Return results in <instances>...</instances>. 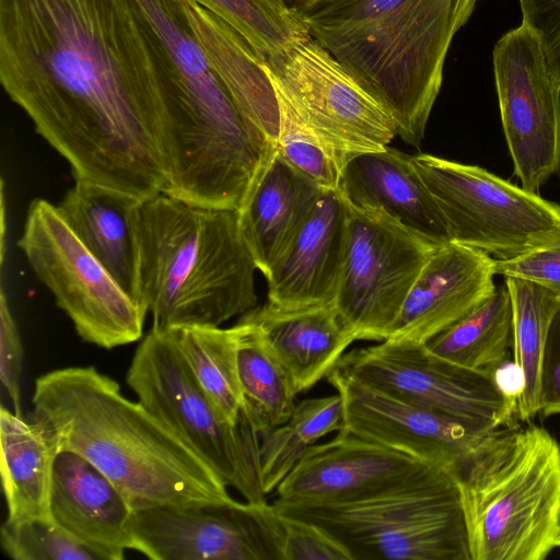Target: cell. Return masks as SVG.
<instances>
[{"instance_id":"cell-14","label":"cell","mask_w":560,"mask_h":560,"mask_svg":"<svg viewBox=\"0 0 560 560\" xmlns=\"http://www.w3.org/2000/svg\"><path fill=\"white\" fill-rule=\"evenodd\" d=\"M132 550L152 560H283L273 504L208 501L135 510Z\"/></svg>"},{"instance_id":"cell-22","label":"cell","mask_w":560,"mask_h":560,"mask_svg":"<svg viewBox=\"0 0 560 560\" xmlns=\"http://www.w3.org/2000/svg\"><path fill=\"white\" fill-rule=\"evenodd\" d=\"M242 317L259 327L298 394L326 377L357 340L334 302L296 308L266 302Z\"/></svg>"},{"instance_id":"cell-20","label":"cell","mask_w":560,"mask_h":560,"mask_svg":"<svg viewBox=\"0 0 560 560\" xmlns=\"http://www.w3.org/2000/svg\"><path fill=\"white\" fill-rule=\"evenodd\" d=\"M132 511L119 489L90 460L72 451L57 453L50 517L101 560H121L132 549Z\"/></svg>"},{"instance_id":"cell-33","label":"cell","mask_w":560,"mask_h":560,"mask_svg":"<svg viewBox=\"0 0 560 560\" xmlns=\"http://www.w3.org/2000/svg\"><path fill=\"white\" fill-rule=\"evenodd\" d=\"M1 547L14 560H101L52 518L5 520Z\"/></svg>"},{"instance_id":"cell-12","label":"cell","mask_w":560,"mask_h":560,"mask_svg":"<svg viewBox=\"0 0 560 560\" xmlns=\"http://www.w3.org/2000/svg\"><path fill=\"white\" fill-rule=\"evenodd\" d=\"M264 67L341 172L352 158L382 150L396 136L381 105L312 36L267 57Z\"/></svg>"},{"instance_id":"cell-40","label":"cell","mask_w":560,"mask_h":560,"mask_svg":"<svg viewBox=\"0 0 560 560\" xmlns=\"http://www.w3.org/2000/svg\"><path fill=\"white\" fill-rule=\"evenodd\" d=\"M555 545H556V547H560V514H559V520H558V525H557Z\"/></svg>"},{"instance_id":"cell-36","label":"cell","mask_w":560,"mask_h":560,"mask_svg":"<svg viewBox=\"0 0 560 560\" xmlns=\"http://www.w3.org/2000/svg\"><path fill=\"white\" fill-rule=\"evenodd\" d=\"M522 24L536 36L546 67L560 84V0H520Z\"/></svg>"},{"instance_id":"cell-27","label":"cell","mask_w":560,"mask_h":560,"mask_svg":"<svg viewBox=\"0 0 560 560\" xmlns=\"http://www.w3.org/2000/svg\"><path fill=\"white\" fill-rule=\"evenodd\" d=\"M233 327L243 409L260 434L290 419L298 392L259 327L242 316Z\"/></svg>"},{"instance_id":"cell-15","label":"cell","mask_w":560,"mask_h":560,"mask_svg":"<svg viewBox=\"0 0 560 560\" xmlns=\"http://www.w3.org/2000/svg\"><path fill=\"white\" fill-rule=\"evenodd\" d=\"M502 128L523 188L538 192L560 177V84L524 24L505 33L492 54Z\"/></svg>"},{"instance_id":"cell-26","label":"cell","mask_w":560,"mask_h":560,"mask_svg":"<svg viewBox=\"0 0 560 560\" xmlns=\"http://www.w3.org/2000/svg\"><path fill=\"white\" fill-rule=\"evenodd\" d=\"M1 479L9 521L50 517L49 497L58 450L34 422L0 409Z\"/></svg>"},{"instance_id":"cell-7","label":"cell","mask_w":560,"mask_h":560,"mask_svg":"<svg viewBox=\"0 0 560 560\" xmlns=\"http://www.w3.org/2000/svg\"><path fill=\"white\" fill-rule=\"evenodd\" d=\"M457 472L431 466L353 501L272 504L282 515L322 528L351 560H470Z\"/></svg>"},{"instance_id":"cell-31","label":"cell","mask_w":560,"mask_h":560,"mask_svg":"<svg viewBox=\"0 0 560 560\" xmlns=\"http://www.w3.org/2000/svg\"><path fill=\"white\" fill-rule=\"evenodd\" d=\"M167 329L202 389L231 423L243 409L234 327L177 326Z\"/></svg>"},{"instance_id":"cell-2","label":"cell","mask_w":560,"mask_h":560,"mask_svg":"<svg viewBox=\"0 0 560 560\" xmlns=\"http://www.w3.org/2000/svg\"><path fill=\"white\" fill-rule=\"evenodd\" d=\"M159 80L163 194L237 211L277 151L240 109L185 10V0H129Z\"/></svg>"},{"instance_id":"cell-17","label":"cell","mask_w":560,"mask_h":560,"mask_svg":"<svg viewBox=\"0 0 560 560\" xmlns=\"http://www.w3.org/2000/svg\"><path fill=\"white\" fill-rule=\"evenodd\" d=\"M431 466L340 429L332 440L308 448L277 487L276 501H353L402 485Z\"/></svg>"},{"instance_id":"cell-4","label":"cell","mask_w":560,"mask_h":560,"mask_svg":"<svg viewBox=\"0 0 560 560\" xmlns=\"http://www.w3.org/2000/svg\"><path fill=\"white\" fill-rule=\"evenodd\" d=\"M478 0H295L310 35L419 147L451 43Z\"/></svg>"},{"instance_id":"cell-34","label":"cell","mask_w":560,"mask_h":560,"mask_svg":"<svg viewBox=\"0 0 560 560\" xmlns=\"http://www.w3.org/2000/svg\"><path fill=\"white\" fill-rule=\"evenodd\" d=\"M269 77V75H268ZM279 105L278 152L326 189H337L341 167L296 115L288 97L269 77Z\"/></svg>"},{"instance_id":"cell-25","label":"cell","mask_w":560,"mask_h":560,"mask_svg":"<svg viewBox=\"0 0 560 560\" xmlns=\"http://www.w3.org/2000/svg\"><path fill=\"white\" fill-rule=\"evenodd\" d=\"M190 23L242 113L277 145L279 105L264 59L233 27L192 0Z\"/></svg>"},{"instance_id":"cell-18","label":"cell","mask_w":560,"mask_h":560,"mask_svg":"<svg viewBox=\"0 0 560 560\" xmlns=\"http://www.w3.org/2000/svg\"><path fill=\"white\" fill-rule=\"evenodd\" d=\"M495 259L450 241L434 248L415 280L388 339L425 343L495 289Z\"/></svg>"},{"instance_id":"cell-9","label":"cell","mask_w":560,"mask_h":560,"mask_svg":"<svg viewBox=\"0 0 560 560\" xmlns=\"http://www.w3.org/2000/svg\"><path fill=\"white\" fill-rule=\"evenodd\" d=\"M451 241L512 259L560 240V205L487 170L427 153L412 155Z\"/></svg>"},{"instance_id":"cell-11","label":"cell","mask_w":560,"mask_h":560,"mask_svg":"<svg viewBox=\"0 0 560 560\" xmlns=\"http://www.w3.org/2000/svg\"><path fill=\"white\" fill-rule=\"evenodd\" d=\"M332 372L488 433L514 423L516 394L497 372L471 370L424 343L386 339L345 352Z\"/></svg>"},{"instance_id":"cell-37","label":"cell","mask_w":560,"mask_h":560,"mask_svg":"<svg viewBox=\"0 0 560 560\" xmlns=\"http://www.w3.org/2000/svg\"><path fill=\"white\" fill-rule=\"evenodd\" d=\"M495 272L537 283L560 301V240L512 259H495Z\"/></svg>"},{"instance_id":"cell-39","label":"cell","mask_w":560,"mask_h":560,"mask_svg":"<svg viewBox=\"0 0 560 560\" xmlns=\"http://www.w3.org/2000/svg\"><path fill=\"white\" fill-rule=\"evenodd\" d=\"M539 413L545 418L560 415V306L550 323L542 354Z\"/></svg>"},{"instance_id":"cell-16","label":"cell","mask_w":560,"mask_h":560,"mask_svg":"<svg viewBox=\"0 0 560 560\" xmlns=\"http://www.w3.org/2000/svg\"><path fill=\"white\" fill-rule=\"evenodd\" d=\"M326 380L342 397V430L428 465L458 469L487 434L332 371Z\"/></svg>"},{"instance_id":"cell-23","label":"cell","mask_w":560,"mask_h":560,"mask_svg":"<svg viewBox=\"0 0 560 560\" xmlns=\"http://www.w3.org/2000/svg\"><path fill=\"white\" fill-rule=\"evenodd\" d=\"M323 189L276 151L236 211L243 237L264 276L299 231Z\"/></svg>"},{"instance_id":"cell-1","label":"cell","mask_w":560,"mask_h":560,"mask_svg":"<svg viewBox=\"0 0 560 560\" xmlns=\"http://www.w3.org/2000/svg\"><path fill=\"white\" fill-rule=\"evenodd\" d=\"M0 82L74 180L163 194L159 80L129 0H0Z\"/></svg>"},{"instance_id":"cell-21","label":"cell","mask_w":560,"mask_h":560,"mask_svg":"<svg viewBox=\"0 0 560 560\" xmlns=\"http://www.w3.org/2000/svg\"><path fill=\"white\" fill-rule=\"evenodd\" d=\"M337 189L349 206L380 210L434 245L451 241L412 155L389 145L361 153L345 165Z\"/></svg>"},{"instance_id":"cell-30","label":"cell","mask_w":560,"mask_h":560,"mask_svg":"<svg viewBox=\"0 0 560 560\" xmlns=\"http://www.w3.org/2000/svg\"><path fill=\"white\" fill-rule=\"evenodd\" d=\"M343 424V401L339 393L298 402L290 419L260 436V474L266 495L280 482L320 438Z\"/></svg>"},{"instance_id":"cell-28","label":"cell","mask_w":560,"mask_h":560,"mask_svg":"<svg viewBox=\"0 0 560 560\" xmlns=\"http://www.w3.org/2000/svg\"><path fill=\"white\" fill-rule=\"evenodd\" d=\"M512 305L514 366L518 374L515 416L522 423L539 413L540 370L550 323L560 301L541 285L504 278Z\"/></svg>"},{"instance_id":"cell-3","label":"cell","mask_w":560,"mask_h":560,"mask_svg":"<svg viewBox=\"0 0 560 560\" xmlns=\"http://www.w3.org/2000/svg\"><path fill=\"white\" fill-rule=\"evenodd\" d=\"M31 421L59 451L95 465L135 510L232 499L210 464L171 427L94 366L40 375Z\"/></svg>"},{"instance_id":"cell-6","label":"cell","mask_w":560,"mask_h":560,"mask_svg":"<svg viewBox=\"0 0 560 560\" xmlns=\"http://www.w3.org/2000/svg\"><path fill=\"white\" fill-rule=\"evenodd\" d=\"M457 481L470 560H544L556 548L560 443L545 428L514 422L487 433Z\"/></svg>"},{"instance_id":"cell-10","label":"cell","mask_w":560,"mask_h":560,"mask_svg":"<svg viewBox=\"0 0 560 560\" xmlns=\"http://www.w3.org/2000/svg\"><path fill=\"white\" fill-rule=\"evenodd\" d=\"M18 246L82 340L113 349L142 337L147 311L83 245L55 205L43 198L30 203Z\"/></svg>"},{"instance_id":"cell-38","label":"cell","mask_w":560,"mask_h":560,"mask_svg":"<svg viewBox=\"0 0 560 560\" xmlns=\"http://www.w3.org/2000/svg\"><path fill=\"white\" fill-rule=\"evenodd\" d=\"M23 346L16 322L3 289L0 294V378L12 401L14 413L22 417L20 380Z\"/></svg>"},{"instance_id":"cell-13","label":"cell","mask_w":560,"mask_h":560,"mask_svg":"<svg viewBox=\"0 0 560 560\" xmlns=\"http://www.w3.org/2000/svg\"><path fill=\"white\" fill-rule=\"evenodd\" d=\"M348 208L334 303L357 340L381 342L388 339L415 280L438 245L380 210Z\"/></svg>"},{"instance_id":"cell-32","label":"cell","mask_w":560,"mask_h":560,"mask_svg":"<svg viewBox=\"0 0 560 560\" xmlns=\"http://www.w3.org/2000/svg\"><path fill=\"white\" fill-rule=\"evenodd\" d=\"M233 27L265 60L311 35L285 0H192Z\"/></svg>"},{"instance_id":"cell-35","label":"cell","mask_w":560,"mask_h":560,"mask_svg":"<svg viewBox=\"0 0 560 560\" xmlns=\"http://www.w3.org/2000/svg\"><path fill=\"white\" fill-rule=\"evenodd\" d=\"M280 518L283 560H351L348 551L322 528L282 514Z\"/></svg>"},{"instance_id":"cell-5","label":"cell","mask_w":560,"mask_h":560,"mask_svg":"<svg viewBox=\"0 0 560 560\" xmlns=\"http://www.w3.org/2000/svg\"><path fill=\"white\" fill-rule=\"evenodd\" d=\"M138 303L152 326L220 327L257 306L254 257L237 212L165 194L136 212Z\"/></svg>"},{"instance_id":"cell-8","label":"cell","mask_w":560,"mask_h":560,"mask_svg":"<svg viewBox=\"0 0 560 560\" xmlns=\"http://www.w3.org/2000/svg\"><path fill=\"white\" fill-rule=\"evenodd\" d=\"M126 383L140 404L192 446L245 501L267 502L259 433L244 409L237 423L223 417L167 329L151 327L136 349Z\"/></svg>"},{"instance_id":"cell-24","label":"cell","mask_w":560,"mask_h":560,"mask_svg":"<svg viewBox=\"0 0 560 560\" xmlns=\"http://www.w3.org/2000/svg\"><path fill=\"white\" fill-rule=\"evenodd\" d=\"M140 201L115 189L75 180L56 206L77 237L136 301V212Z\"/></svg>"},{"instance_id":"cell-29","label":"cell","mask_w":560,"mask_h":560,"mask_svg":"<svg viewBox=\"0 0 560 560\" xmlns=\"http://www.w3.org/2000/svg\"><path fill=\"white\" fill-rule=\"evenodd\" d=\"M424 345L458 365L497 372L513 346L512 305L505 284L495 287L483 302Z\"/></svg>"},{"instance_id":"cell-19","label":"cell","mask_w":560,"mask_h":560,"mask_svg":"<svg viewBox=\"0 0 560 560\" xmlns=\"http://www.w3.org/2000/svg\"><path fill=\"white\" fill-rule=\"evenodd\" d=\"M349 208L338 189H323L310 214L265 276L267 302L283 308L335 301L340 281Z\"/></svg>"}]
</instances>
